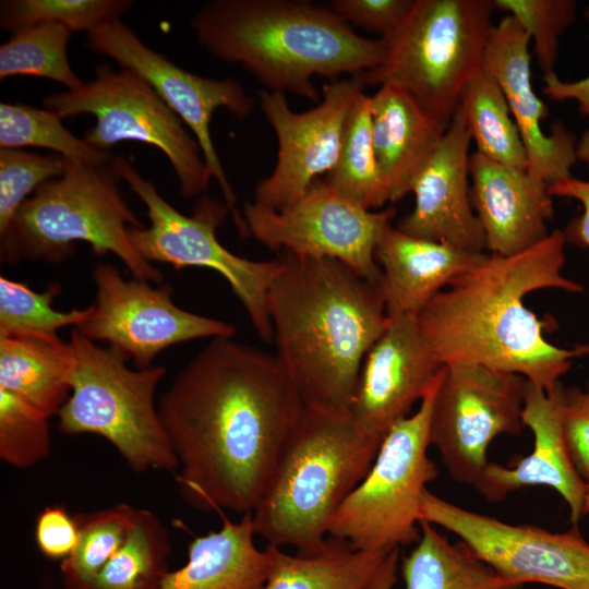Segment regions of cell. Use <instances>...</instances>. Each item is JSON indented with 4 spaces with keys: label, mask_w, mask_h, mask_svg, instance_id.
Listing matches in <instances>:
<instances>
[{
    "label": "cell",
    "mask_w": 589,
    "mask_h": 589,
    "mask_svg": "<svg viewBox=\"0 0 589 589\" xmlns=\"http://www.w3.org/2000/svg\"><path fill=\"white\" fill-rule=\"evenodd\" d=\"M304 408L276 356L212 338L158 400L181 497L202 510L252 513Z\"/></svg>",
    "instance_id": "cell-1"
},
{
    "label": "cell",
    "mask_w": 589,
    "mask_h": 589,
    "mask_svg": "<svg viewBox=\"0 0 589 589\" xmlns=\"http://www.w3.org/2000/svg\"><path fill=\"white\" fill-rule=\"evenodd\" d=\"M562 230L514 254H486L471 271L455 278L416 316L443 365L478 364L524 376L552 390L573 360L589 354V345L557 347L546 340V322L525 304L541 289L581 292V284L564 277Z\"/></svg>",
    "instance_id": "cell-2"
},
{
    "label": "cell",
    "mask_w": 589,
    "mask_h": 589,
    "mask_svg": "<svg viewBox=\"0 0 589 589\" xmlns=\"http://www.w3.org/2000/svg\"><path fill=\"white\" fill-rule=\"evenodd\" d=\"M279 259L267 294L276 358L306 407L350 412L364 358L388 322L380 284L334 259Z\"/></svg>",
    "instance_id": "cell-3"
},
{
    "label": "cell",
    "mask_w": 589,
    "mask_h": 589,
    "mask_svg": "<svg viewBox=\"0 0 589 589\" xmlns=\"http://www.w3.org/2000/svg\"><path fill=\"white\" fill-rule=\"evenodd\" d=\"M197 43L238 63L267 91L317 100L313 77L351 76L377 67L382 38L353 32L330 7L306 0H213L191 19Z\"/></svg>",
    "instance_id": "cell-4"
},
{
    "label": "cell",
    "mask_w": 589,
    "mask_h": 589,
    "mask_svg": "<svg viewBox=\"0 0 589 589\" xmlns=\"http://www.w3.org/2000/svg\"><path fill=\"white\" fill-rule=\"evenodd\" d=\"M381 442L350 412L306 407L253 509L255 534L299 554L320 551L329 524L368 473Z\"/></svg>",
    "instance_id": "cell-5"
},
{
    "label": "cell",
    "mask_w": 589,
    "mask_h": 589,
    "mask_svg": "<svg viewBox=\"0 0 589 589\" xmlns=\"http://www.w3.org/2000/svg\"><path fill=\"white\" fill-rule=\"evenodd\" d=\"M120 179L111 161L67 160L64 173L41 184L0 232L1 260L58 263L74 253L75 243L85 242L96 255L118 256L133 278L161 284L163 273L129 239V227L145 226L125 204Z\"/></svg>",
    "instance_id": "cell-6"
},
{
    "label": "cell",
    "mask_w": 589,
    "mask_h": 589,
    "mask_svg": "<svg viewBox=\"0 0 589 589\" xmlns=\"http://www.w3.org/2000/svg\"><path fill=\"white\" fill-rule=\"evenodd\" d=\"M493 0H413L398 29L382 38V62L352 75L363 86L395 84L447 129L469 80L483 68Z\"/></svg>",
    "instance_id": "cell-7"
},
{
    "label": "cell",
    "mask_w": 589,
    "mask_h": 589,
    "mask_svg": "<svg viewBox=\"0 0 589 589\" xmlns=\"http://www.w3.org/2000/svg\"><path fill=\"white\" fill-rule=\"evenodd\" d=\"M69 341L75 368L71 394L58 413L60 431L104 437L136 472L178 469L155 401L166 369H131L120 351L98 346L77 328Z\"/></svg>",
    "instance_id": "cell-8"
},
{
    "label": "cell",
    "mask_w": 589,
    "mask_h": 589,
    "mask_svg": "<svg viewBox=\"0 0 589 589\" xmlns=\"http://www.w3.org/2000/svg\"><path fill=\"white\" fill-rule=\"evenodd\" d=\"M440 374L419 409L392 425L368 473L334 515L328 536L363 551H392L418 542L422 494L438 474L428 448Z\"/></svg>",
    "instance_id": "cell-9"
},
{
    "label": "cell",
    "mask_w": 589,
    "mask_h": 589,
    "mask_svg": "<svg viewBox=\"0 0 589 589\" xmlns=\"http://www.w3.org/2000/svg\"><path fill=\"white\" fill-rule=\"evenodd\" d=\"M111 163L147 207L149 226L128 229L140 255L149 263L170 264L178 269L202 267L217 272L244 306L259 337L273 341L267 294L280 269V259L254 261L226 249L216 237V229L229 209L226 204L202 197L194 213L187 216L169 204L127 158L115 157Z\"/></svg>",
    "instance_id": "cell-10"
},
{
    "label": "cell",
    "mask_w": 589,
    "mask_h": 589,
    "mask_svg": "<svg viewBox=\"0 0 589 589\" xmlns=\"http://www.w3.org/2000/svg\"><path fill=\"white\" fill-rule=\"evenodd\" d=\"M43 105L62 119L94 116L96 123L84 139L100 151L109 153L124 141L155 146L171 164L185 199L204 193L213 179L201 146L185 123L130 70L99 64L92 81L74 91L50 94Z\"/></svg>",
    "instance_id": "cell-11"
},
{
    "label": "cell",
    "mask_w": 589,
    "mask_h": 589,
    "mask_svg": "<svg viewBox=\"0 0 589 589\" xmlns=\"http://www.w3.org/2000/svg\"><path fill=\"white\" fill-rule=\"evenodd\" d=\"M395 213L393 206L376 212L358 206L317 179L280 209L247 203L238 227L269 250L334 259L380 284L382 272L374 251Z\"/></svg>",
    "instance_id": "cell-12"
},
{
    "label": "cell",
    "mask_w": 589,
    "mask_h": 589,
    "mask_svg": "<svg viewBox=\"0 0 589 589\" xmlns=\"http://www.w3.org/2000/svg\"><path fill=\"white\" fill-rule=\"evenodd\" d=\"M527 382L478 364L443 365L432 402L430 443L455 481L474 485L489 465L491 442L521 432Z\"/></svg>",
    "instance_id": "cell-13"
},
{
    "label": "cell",
    "mask_w": 589,
    "mask_h": 589,
    "mask_svg": "<svg viewBox=\"0 0 589 589\" xmlns=\"http://www.w3.org/2000/svg\"><path fill=\"white\" fill-rule=\"evenodd\" d=\"M456 534L503 578L524 586L542 584L560 589H589V543L577 525L552 532L530 525H512L466 509L424 490L420 521Z\"/></svg>",
    "instance_id": "cell-14"
},
{
    "label": "cell",
    "mask_w": 589,
    "mask_h": 589,
    "mask_svg": "<svg viewBox=\"0 0 589 589\" xmlns=\"http://www.w3.org/2000/svg\"><path fill=\"white\" fill-rule=\"evenodd\" d=\"M96 297L89 316L77 328L93 341H106L137 369L152 366L163 350L200 338L232 337L236 327L178 306L169 284L124 279L108 263L93 271Z\"/></svg>",
    "instance_id": "cell-15"
},
{
    "label": "cell",
    "mask_w": 589,
    "mask_h": 589,
    "mask_svg": "<svg viewBox=\"0 0 589 589\" xmlns=\"http://www.w3.org/2000/svg\"><path fill=\"white\" fill-rule=\"evenodd\" d=\"M86 47L115 60L121 69L137 74L180 117L199 142L204 160L237 220V197L217 155L209 124L218 108L227 109L237 119L249 117L254 100L241 83L230 77H204L182 69L145 45L121 20L108 22L87 33Z\"/></svg>",
    "instance_id": "cell-16"
},
{
    "label": "cell",
    "mask_w": 589,
    "mask_h": 589,
    "mask_svg": "<svg viewBox=\"0 0 589 589\" xmlns=\"http://www.w3.org/2000/svg\"><path fill=\"white\" fill-rule=\"evenodd\" d=\"M363 88L353 76L326 83L321 101L303 112L292 111L283 93H259L261 110L275 132L278 151L273 172L255 187V204L280 209L335 167L349 110Z\"/></svg>",
    "instance_id": "cell-17"
},
{
    "label": "cell",
    "mask_w": 589,
    "mask_h": 589,
    "mask_svg": "<svg viewBox=\"0 0 589 589\" xmlns=\"http://www.w3.org/2000/svg\"><path fill=\"white\" fill-rule=\"evenodd\" d=\"M442 368L416 317H388L361 366L352 419L382 443L392 425L421 401Z\"/></svg>",
    "instance_id": "cell-18"
},
{
    "label": "cell",
    "mask_w": 589,
    "mask_h": 589,
    "mask_svg": "<svg viewBox=\"0 0 589 589\" xmlns=\"http://www.w3.org/2000/svg\"><path fill=\"white\" fill-rule=\"evenodd\" d=\"M530 43L519 23L505 15L491 29L483 69L506 98L526 148L527 170L550 185L572 176L570 169L578 161L577 139L558 121L550 134L542 130L550 112L532 87Z\"/></svg>",
    "instance_id": "cell-19"
},
{
    "label": "cell",
    "mask_w": 589,
    "mask_h": 589,
    "mask_svg": "<svg viewBox=\"0 0 589 589\" xmlns=\"http://www.w3.org/2000/svg\"><path fill=\"white\" fill-rule=\"evenodd\" d=\"M470 143L458 105L444 135L411 185L413 209L397 228L410 236L483 252L485 237L470 201Z\"/></svg>",
    "instance_id": "cell-20"
},
{
    "label": "cell",
    "mask_w": 589,
    "mask_h": 589,
    "mask_svg": "<svg viewBox=\"0 0 589 589\" xmlns=\"http://www.w3.org/2000/svg\"><path fill=\"white\" fill-rule=\"evenodd\" d=\"M558 382L550 392L527 382L521 420L533 434V448L513 467L489 462L474 488L490 502H500L526 486L555 490L566 502L573 525L584 516L587 482L569 457L562 431Z\"/></svg>",
    "instance_id": "cell-21"
},
{
    "label": "cell",
    "mask_w": 589,
    "mask_h": 589,
    "mask_svg": "<svg viewBox=\"0 0 589 589\" xmlns=\"http://www.w3.org/2000/svg\"><path fill=\"white\" fill-rule=\"evenodd\" d=\"M469 173L470 201L489 254L514 255L549 236L553 201L544 181L478 152L470 155Z\"/></svg>",
    "instance_id": "cell-22"
},
{
    "label": "cell",
    "mask_w": 589,
    "mask_h": 589,
    "mask_svg": "<svg viewBox=\"0 0 589 589\" xmlns=\"http://www.w3.org/2000/svg\"><path fill=\"white\" fill-rule=\"evenodd\" d=\"M486 254L413 237L389 225L374 251L387 316L416 317L438 292L479 265Z\"/></svg>",
    "instance_id": "cell-23"
},
{
    "label": "cell",
    "mask_w": 589,
    "mask_h": 589,
    "mask_svg": "<svg viewBox=\"0 0 589 589\" xmlns=\"http://www.w3.org/2000/svg\"><path fill=\"white\" fill-rule=\"evenodd\" d=\"M371 123L377 164L393 203L410 193L446 129L395 84L382 85L371 96Z\"/></svg>",
    "instance_id": "cell-24"
},
{
    "label": "cell",
    "mask_w": 589,
    "mask_h": 589,
    "mask_svg": "<svg viewBox=\"0 0 589 589\" xmlns=\"http://www.w3.org/2000/svg\"><path fill=\"white\" fill-rule=\"evenodd\" d=\"M254 536L251 513L237 522L224 517L219 530L190 542L187 563L169 572L159 589H262L269 555Z\"/></svg>",
    "instance_id": "cell-25"
},
{
    "label": "cell",
    "mask_w": 589,
    "mask_h": 589,
    "mask_svg": "<svg viewBox=\"0 0 589 589\" xmlns=\"http://www.w3.org/2000/svg\"><path fill=\"white\" fill-rule=\"evenodd\" d=\"M73 348L61 338L0 337V389L49 419L58 416L72 389Z\"/></svg>",
    "instance_id": "cell-26"
},
{
    "label": "cell",
    "mask_w": 589,
    "mask_h": 589,
    "mask_svg": "<svg viewBox=\"0 0 589 589\" xmlns=\"http://www.w3.org/2000/svg\"><path fill=\"white\" fill-rule=\"evenodd\" d=\"M311 554L267 545L269 568L262 589H364L393 551L354 550L333 538Z\"/></svg>",
    "instance_id": "cell-27"
},
{
    "label": "cell",
    "mask_w": 589,
    "mask_h": 589,
    "mask_svg": "<svg viewBox=\"0 0 589 589\" xmlns=\"http://www.w3.org/2000/svg\"><path fill=\"white\" fill-rule=\"evenodd\" d=\"M420 539L402 560L405 589H521L498 575L464 542L452 543L420 521Z\"/></svg>",
    "instance_id": "cell-28"
},
{
    "label": "cell",
    "mask_w": 589,
    "mask_h": 589,
    "mask_svg": "<svg viewBox=\"0 0 589 589\" xmlns=\"http://www.w3.org/2000/svg\"><path fill=\"white\" fill-rule=\"evenodd\" d=\"M169 532L155 513L136 508L125 542L92 579L63 589H159L170 572Z\"/></svg>",
    "instance_id": "cell-29"
},
{
    "label": "cell",
    "mask_w": 589,
    "mask_h": 589,
    "mask_svg": "<svg viewBox=\"0 0 589 589\" xmlns=\"http://www.w3.org/2000/svg\"><path fill=\"white\" fill-rule=\"evenodd\" d=\"M459 106L476 152L510 167L528 168L526 148L506 98L483 68L466 84Z\"/></svg>",
    "instance_id": "cell-30"
},
{
    "label": "cell",
    "mask_w": 589,
    "mask_h": 589,
    "mask_svg": "<svg viewBox=\"0 0 589 589\" xmlns=\"http://www.w3.org/2000/svg\"><path fill=\"white\" fill-rule=\"evenodd\" d=\"M324 180L342 197L369 211L390 202L372 139L371 96L363 92L349 110L338 160Z\"/></svg>",
    "instance_id": "cell-31"
},
{
    "label": "cell",
    "mask_w": 589,
    "mask_h": 589,
    "mask_svg": "<svg viewBox=\"0 0 589 589\" xmlns=\"http://www.w3.org/2000/svg\"><path fill=\"white\" fill-rule=\"evenodd\" d=\"M62 118L49 109L27 104H0V147L21 149L40 147L61 155L71 163L103 166L112 160L100 151L71 133Z\"/></svg>",
    "instance_id": "cell-32"
},
{
    "label": "cell",
    "mask_w": 589,
    "mask_h": 589,
    "mask_svg": "<svg viewBox=\"0 0 589 589\" xmlns=\"http://www.w3.org/2000/svg\"><path fill=\"white\" fill-rule=\"evenodd\" d=\"M72 31L62 24L45 23L12 33L0 46V79L37 76L56 81L67 91L84 82L72 70L68 44Z\"/></svg>",
    "instance_id": "cell-33"
},
{
    "label": "cell",
    "mask_w": 589,
    "mask_h": 589,
    "mask_svg": "<svg viewBox=\"0 0 589 589\" xmlns=\"http://www.w3.org/2000/svg\"><path fill=\"white\" fill-rule=\"evenodd\" d=\"M61 285L52 281L44 291H35L26 284L0 277V337H59L65 326L77 327L91 314L92 304L84 309L59 311L52 308Z\"/></svg>",
    "instance_id": "cell-34"
},
{
    "label": "cell",
    "mask_w": 589,
    "mask_h": 589,
    "mask_svg": "<svg viewBox=\"0 0 589 589\" xmlns=\"http://www.w3.org/2000/svg\"><path fill=\"white\" fill-rule=\"evenodd\" d=\"M135 507L118 503L111 507L76 513L79 540L60 564L62 586L88 581L121 549L129 534Z\"/></svg>",
    "instance_id": "cell-35"
},
{
    "label": "cell",
    "mask_w": 589,
    "mask_h": 589,
    "mask_svg": "<svg viewBox=\"0 0 589 589\" xmlns=\"http://www.w3.org/2000/svg\"><path fill=\"white\" fill-rule=\"evenodd\" d=\"M131 0H4L0 2V26L14 33L38 24H62L72 32H92L120 20Z\"/></svg>",
    "instance_id": "cell-36"
},
{
    "label": "cell",
    "mask_w": 589,
    "mask_h": 589,
    "mask_svg": "<svg viewBox=\"0 0 589 589\" xmlns=\"http://www.w3.org/2000/svg\"><path fill=\"white\" fill-rule=\"evenodd\" d=\"M49 418L0 389V458L17 469H28L50 454Z\"/></svg>",
    "instance_id": "cell-37"
},
{
    "label": "cell",
    "mask_w": 589,
    "mask_h": 589,
    "mask_svg": "<svg viewBox=\"0 0 589 589\" xmlns=\"http://www.w3.org/2000/svg\"><path fill=\"white\" fill-rule=\"evenodd\" d=\"M495 9L513 16L533 41L534 55L543 77L555 74L560 39L574 22L577 4L573 0H493Z\"/></svg>",
    "instance_id": "cell-38"
},
{
    "label": "cell",
    "mask_w": 589,
    "mask_h": 589,
    "mask_svg": "<svg viewBox=\"0 0 589 589\" xmlns=\"http://www.w3.org/2000/svg\"><path fill=\"white\" fill-rule=\"evenodd\" d=\"M65 168L67 159L55 153L40 155L0 148V232L5 230L32 192L61 177Z\"/></svg>",
    "instance_id": "cell-39"
},
{
    "label": "cell",
    "mask_w": 589,
    "mask_h": 589,
    "mask_svg": "<svg viewBox=\"0 0 589 589\" xmlns=\"http://www.w3.org/2000/svg\"><path fill=\"white\" fill-rule=\"evenodd\" d=\"M562 431L579 476L589 481V381L585 389L564 387L562 396Z\"/></svg>",
    "instance_id": "cell-40"
},
{
    "label": "cell",
    "mask_w": 589,
    "mask_h": 589,
    "mask_svg": "<svg viewBox=\"0 0 589 589\" xmlns=\"http://www.w3.org/2000/svg\"><path fill=\"white\" fill-rule=\"evenodd\" d=\"M413 0H334L330 8L347 23L389 37L407 17Z\"/></svg>",
    "instance_id": "cell-41"
},
{
    "label": "cell",
    "mask_w": 589,
    "mask_h": 589,
    "mask_svg": "<svg viewBox=\"0 0 589 589\" xmlns=\"http://www.w3.org/2000/svg\"><path fill=\"white\" fill-rule=\"evenodd\" d=\"M79 529L67 507L63 505L46 506L37 516L35 541L41 552L51 560H65L75 549Z\"/></svg>",
    "instance_id": "cell-42"
},
{
    "label": "cell",
    "mask_w": 589,
    "mask_h": 589,
    "mask_svg": "<svg viewBox=\"0 0 589 589\" xmlns=\"http://www.w3.org/2000/svg\"><path fill=\"white\" fill-rule=\"evenodd\" d=\"M551 196L568 197L581 204L582 212L563 230L566 243L589 248V181L568 177L548 185Z\"/></svg>",
    "instance_id": "cell-43"
},
{
    "label": "cell",
    "mask_w": 589,
    "mask_h": 589,
    "mask_svg": "<svg viewBox=\"0 0 589 589\" xmlns=\"http://www.w3.org/2000/svg\"><path fill=\"white\" fill-rule=\"evenodd\" d=\"M584 15L589 21V7L585 10ZM544 83L543 94L556 101L578 100L589 95V75L579 81L565 82L553 74L544 77Z\"/></svg>",
    "instance_id": "cell-44"
},
{
    "label": "cell",
    "mask_w": 589,
    "mask_h": 589,
    "mask_svg": "<svg viewBox=\"0 0 589 589\" xmlns=\"http://www.w3.org/2000/svg\"><path fill=\"white\" fill-rule=\"evenodd\" d=\"M399 550H393L364 589H393L397 581Z\"/></svg>",
    "instance_id": "cell-45"
},
{
    "label": "cell",
    "mask_w": 589,
    "mask_h": 589,
    "mask_svg": "<svg viewBox=\"0 0 589 589\" xmlns=\"http://www.w3.org/2000/svg\"><path fill=\"white\" fill-rule=\"evenodd\" d=\"M577 160L589 167V127L582 132L576 144Z\"/></svg>",
    "instance_id": "cell-46"
},
{
    "label": "cell",
    "mask_w": 589,
    "mask_h": 589,
    "mask_svg": "<svg viewBox=\"0 0 589 589\" xmlns=\"http://www.w3.org/2000/svg\"><path fill=\"white\" fill-rule=\"evenodd\" d=\"M578 109L582 115L589 116V95H586L578 100Z\"/></svg>",
    "instance_id": "cell-47"
},
{
    "label": "cell",
    "mask_w": 589,
    "mask_h": 589,
    "mask_svg": "<svg viewBox=\"0 0 589 589\" xmlns=\"http://www.w3.org/2000/svg\"><path fill=\"white\" fill-rule=\"evenodd\" d=\"M589 515V481H587L585 504H584V516Z\"/></svg>",
    "instance_id": "cell-48"
}]
</instances>
